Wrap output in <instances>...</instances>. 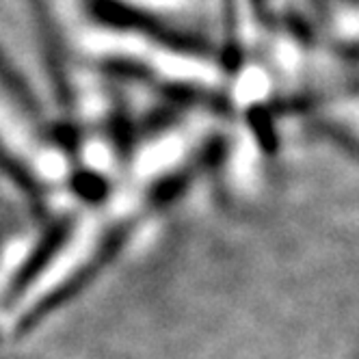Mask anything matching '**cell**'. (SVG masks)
<instances>
[{
    "mask_svg": "<svg viewBox=\"0 0 359 359\" xmlns=\"http://www.w3.org/2000/svg\"><path fill=\"white\" fill-rule=\"evenodd\" d=\"M299 3H301V0H299ZM269 5H273V7H288V3H286V0H269Z\"/></svg>",
    "mask_w": 359,
    "mask_h": 359,
    "instance_id": "1",
    "label": "cell"
}]
</instances>
